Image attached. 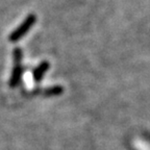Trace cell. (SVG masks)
<instances>
[{
  "label": "cell",
  "mask_w": 150,
  "mask_h": 150,
  "mask_svg": "<svg viewBox=\"0 0 150 150\" xmlns=\"http://www.w3.org/2000/svg\"><path fill=\"white\" fill-rule=\"evenodd\" d=\"M49 67H50V65L47 61L42 62L40 65L38 66L37 68L33 71V76L35 81H37V82L41 81V80L43 79V77H44V74L47 72V70L49 69Z\"/></svg>",
  "instance_id": "3"
},
{
  "label": "cell",
  "mask_w": 150,
  "mask_h": 150,
  "mask_svg": "<svg viewBox=\"0 0 150 150\" xmlns=\"http://www.w3.org/2000/svg\"><path fill=\"white\" fill-rule=\"evenodd\" d=\"M64 92L63 87L61 86H54L51 88H47L45 90H42L41 93L44 95V96H57V95H61Z\"/></svg>",
  "instance_id": "4"
},
{
  "label": "cell",
  "mask_w": 150,
  "mask_h": 150,
  "mask_svg": "<svg viewBox=\"0 0 150 150\" xmlns=\"http://www.w3.org/2000/svg\"><path fill=\"white\" fill-rule=\"evenodd\" d=\"M14 69H13L12 76L11 79L8 81V86L11 88H16L19 84L20 80L22 77V66H21V61H22V51L21 49L17 47L14 49Z\"/></svg>",
  "instance_id": "2"
},
{
  "label": "cell",
  "mask_w": 150,
  "mask_h": 150,
  "mask_svg": "<svg viewBox=\"0 0 150 150\" xmlns=\"http://www.w3.org/2000/svg\"><path fill=\"white\" fill-rule=\"evenodd\" d=\"M35 21H37V16H35V14L28 15V16L26 17L25 20H24V21L20 24V26H19V27H17L16 29H15V30L13 31L11 35H9L8 40L11 41V42H13V43L19 41L21 38H23L24 35L28 33V30L33 27V24L35 23Z\"/></svg>",
  "instance_id": "1"
}]
</instances>
